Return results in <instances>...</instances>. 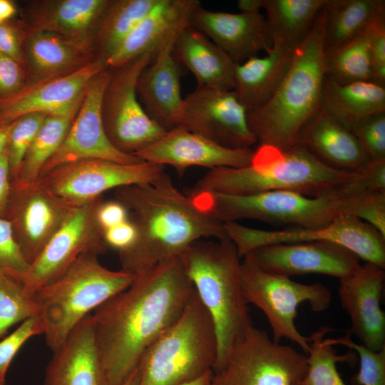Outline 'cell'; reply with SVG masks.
<instances>
[{
	"mask_svg": "<svg viewBox=\"0 0 385 385\" xmlns=\"http://www.w3.org/2000/svg\"><path fill=\"white\" fill-rule=\"evenodd\" d=\"M194 287L179 257L133 275L130 284L91 313L108 385H120L148 348L181 316Z\"/></svg>",
	"mask_w": 385,
	"mask_h": 385,
	"instance_id": "6da1fadb",
	"label": "cell"
},
{
	"mask_svg": "<svg viewBox=\"0 0 385 385\" xmlns=\"http://www.w3.org/2000/svg\"><path fill=\"white\" fill-rule=\"evenodd\" d=\"M114 195L137 232L133 245L118 253L121 270L132 275L179 257L202 238L228 237L223 223L200 209L165 173L153 183L118 188Z\"/></svg>",
	"mask_w": 385,
	"mask_h": 385,
	"instance_id": "7a4b0ae2",
	"label": "cell"
},
{
	"mask_svg": "<svg viewBox=\"0 0 385 385\" xmlns=\"http://www.w3.org/2000/svg\"><path fill=\"white\" fill-rule=\"evenodd\" d=\"M324 6L304 38L277 89L263 105L247 111L259 145L285 150L297 144L304 125L318 113L326 78Z\"/></svg>",
	"mask_w": 385,
	"mask_h": 385,
	"instance_id": "3957f363",
	"label": "cell"
},
{
	"mask_svg": "<svg viewBox=\"0 0 385 385\" xmlns=\"http://www.w3.org/2000/svg\"><path fill=\"white\" fill-rule=\"evenodd\" d=\"M351 173L327 165L298 143L285 150L262 145L255 150L250 165L210 170L190 192L250 195L290 190L310 197L332 195Z\"/></svg>",
	"mask_w": 385,
	"mask_h": 385,
	"instance_id": "277c9868",
	"label": "cell"
},
{
	"mask_svg": "<svg viewBox=\"0 0 385 385\" xmlns=\"http://www.w3.org/2000/svg\"><path fill=\"white\" fill-rule=\"evenodd\" d=\"M179 259L213 322L217 342L216 371L236 342L253 326L241 285V258L227 237L195 241Z\"/></svg>",
	"mask_w": 385,
	"mask_h": 385,
	"instance_id": "5b68a950",
	"label": "cell"
},
{
	"mask_svg": "<svg viewBox=\"0 0 385 385\" xmlns=\"http://www.w3.org/2000/svg\"><path fill=\"white\" fill-rule=\"evenodd\" d=\"M368 194L338 197L332 195L310 197L290 190L250 195L188 192L200 209L222 223L253 219L304 229L326 227L341 215H351L359 218Z\"/></svg>",
	"mask_w": 385,
	"mask_h": 385,
	"instance_id": "8992f818",
	"label": "cell"
},
{
	"mask_svg": "<svg viewBox=\"0 0 385 385\" xmlns=\"http://www.w3.org/2000/svg\"><path fill=\"white\" fill-rule=\"evenodd\" d=\"M133 275L102 265L98 255L84 253L59 277L34 293L47 346L58 348L87 315L125 289Z\"/></svg>",
	"mask_w": 385,
	"mask_h": 385,
	"instance_id": "52a82bcc",
	"label": "cell"
},
{
	"mask_svg": "<svg viewBox=\"0 0 385 385\" xmlns=\"http://www.w3.org/2000/svg\"><path fill=\"white\" fill-rule=\"evenodd\" d=\"M217 356L212 320L195 290L181 316L143 354L139 385H180L213 370Z\"/></svg>",
	"mask_w": 385,
	"mask_h": 385,
	"instance_id": "ba28073f",
	"label": "cell"
},
{
	"mask_svg": "<svg viewBox=\"0 0 385 385\" xmlns=\"http://www.w3.org/2000/svg\"><path fill=\"white\" fill-rule=\"evenodd\" d=\"M240 280L247 303L260 309L269 321L272 339L291 340L307 355L309 337L302 334L295 325L297 308L308 302L314 312L325 311L332 302L330 289L321 283L303 284L267 272L247 257L241 260Z\"/></svg>",
	"mask_w": 385,
	"mask_h": 385,
	"instance_id": "9c48e42d",
	"label": "cell"
},
{
	"mask_svg": "<svg viewBox=\"0 0 385 385\" xmlns=\"http://www.w3.org/2000/svg\"><path fill=\"white\" fill-rule=\"evenodd\" d=\"M308 369L307 354L271 339L254 325L236 342L211 385H297Z\"/></svg>",
	"mask_w": 385,
	"mask_h": 385,
	"instance_id": "30bf717a",
	"label": "cell"
},
{
	"mask_svg": "<svg viewBox=\"0 0 385 385\" xmlns=\"http://www.w3.org/2000/svg\"><path fill=\"white\" fill-rule=\"evenodd\" d=\"M223 227L241 259L265 245L326 241L343 246L366 262L385 269V236L354 215H341L329 225L317 229L291 227L282 230H265L248 227L238 222H225Z\"/></svg>",
	"mask_w": 385,
	"mask_h": 385,
	"instance_id": "8fae6325",
	"label": "cell"
},
{
	"mask_svg": "<svg viewBox=\"0 0 385 385\" xmlns=\"http://www.w3.org/2000/svg\"><path fill=\"white\" fill-rule=\"evenodd\" d=\"M153 53H146L112 70L104 90L101 113L106 134L118 150L128 154L152 145L167 132L146 113L138 99L136 84Z\"/></svg>",
	"mask_w": 385,
	"mask_h": 385,
	"instance_id": "7c38bea8",
	"label": "cell"
},
{
	"mask_svg": "<svg viewBox=\"0 0 385 385\" xmlns=\"http://www.w3.org/2000/svg\"><path fill=\"white\" fill-rule=\"evenodd\" d=\"M78 207L53 193L40 178L11 181L4 219L29 265Z\"/></svg>",
	"mask_w": 385,
	"mask_h": 385,
	"instance_id": "4fadbf2b",
	"label": "cell"
},
{
	"mask_svg": "<svg viewBox=\"0 0 385 385\" xmlns=\"http://www.w3.org/2000/svg\"><path fill=\"white\" fill-rule=\"evenodd\" d=\"M164 173L163 165L145 161L86 159L59 165L39 178L56 195L79 207L111 189L153 183Z\"/></svg>",
	"mask_w": 385,
	"mask_h": 385,
	"instance_id": "5bb4252c",
	"label": "cell"
},
{
	"mask_svg": "<svg viewBox=\"0 0 385 385\" xmlns=\"http://www.w3.org/2000/svg\"><path fill=\"white\" fill-rule=\"evenodd\" d=\"M98 197L79 206L29 265L23 279L31 294L63 274L82 254H104L108 247L97 217L103 202Z\"/></svg>",
	"mask_w": 385,
	"mask_h": 385,
	"instance_id": "9a60e30c",
	"label": "cell"
},
{
	"mask_svg": "<svg viewBox=\"0 0 385 385\" xmlns=\"http://www.w3.org/2000/svg\"><path fill=\"white\" fill-rule=\"evenodd\" d=\"M111 75L112 70L106 68L89 81L61 146L43 167L39 178L59 165L81 160L103 159L125 164L143 161L135 155L118 150L106 134L101 104Z\"/></svg>",
	"mask_w": 385,
	"mask_h": 385,
	"instance_id": "2e32d148",
	"label": "cell"
},
{
	"mask_svg": "<svg viewBox=\"0 0 385 385\" xmlns=\"http://www.w3.org/2000/svg\"><path fill=\"white\" fill-rule=\"evenodd\" d=\"M247 111L232 90L196 87L183 98L180 125L224 147L252 148Z\"/></svg>",
	"mask_w": 385,
	"mask_h": 385,
	"instance_id": "e0dca14e",
	"label": "cell"
},
{
	"mask_svg": "<svg viewBox=\"0 0 385 385\" xmlns=\"http://www.w3.org/2000/svg\"><path fill=\"white\" fill-rule=\"evenodd\" d=\"M244 257L267 272L288 277L322 274L339 279L353 274L361 265L354 252L326 241L265 245Z\"/></svg>",
	"mask_w": 385,
	"mask_h": 385,
	"instance_id": "ac0fdd59",
	"label": "cell"
},
{
	"mask_svg": "<svg viewBox=\"0 0 385 385\" xmlns=\"http://www.w3.org/2000/svg\"><path fill=\"white\" fill-rule=\"evenodd\" d=\"M254 152L252 148L224 147L180 125L134 155L145 162L173 166L182 175L192 166L210 170L247 167L251 165Z\"/></svg>",
	"mask_w": 385,
	"mask_h": 385,
	"instance_id": "d6986e66",
	"label": "cell"
},
{
	"mask_svg": "<svg viewBox=\"0 0 385 385\" xmlns=\"http://www.w3.org/2000/svg\"><path fill=\"white\" fill-rule=\"evenodd\" d=\"M384 279V269L371 262L339 279L340 304L351 321L346 331L374 351L385 349V314L380 305Z\"/></svg>",
	"mask_w": 385,
	"mask_h": 385,
	"instance_id": "ffe728a7",
	"label": "cell"
},
{
	"mask_svg": "<svg viewBox=\"0 0 385 385\" xmlns=\"http://www.w3.org/2000/svg\"><path fill=\"white\" fill-rule=\"evenodd\" d=\"M190 26L204 34L235 64L272 48L268 25L260 12L213 11L200 4L193 11Z\"/></svg>",
	"mask_w": 385,
	"mask_h": 385,
	"instance_id": "44dd1931",
	"label": "cell"
},
{
	"mask_svg": "<svg viewBox=\"0 0 385 385\" xmlns=\"http://www.w3.org/2000/svg\"><path fill=\"white\" fill-rule=\"evenodd\" d=\"M108 68L104 60L96 58L73 72L31 83L14 96L0 101V126L34 113H51L69 106L79 98L93 76Z\"/></svg>",
	"mask_w": 385,
	"mask_h": 385,
	"instance_id": "7402d4cb",
	"label": "cell"
},
{
	"mask_svg": "<svg viewBox=\"0 0 385 385\" xmlns=\"http://www.w3.org/2000/svg\"><path fill=\"white\" fill-rule=\"evenodd\" d=\"M111 1L47 0L32 2L24 14L23 26H21L25 33L37 31L54 33L94 55L93 41L97 26Z\"/></svg>",
	"mask_w": 385,
	"mask_h": 385,
	"instance_id": "603a6c76",
	"label": "cell"
},
{
	"mask_svg": "<svg viewBox=\"0 0 385 385\" xmlns=\"http://www.w3.org/2000/svg\"><path fill=\"white\" fill-rule=\"evenodd\" d=\"M177 36L170 38L158 49L150 63L141 71L136 84L143 108L167 130L180 124L183 105L180 81L182 71L173 54Z\"/></svg>",
	"mask_w": 385,
	"mask_h": 385,
	"instance_id": "cb8c5ba5",
	"label": "cell"
},
{
	"mask_svg": "<svg viewBox=\"0 0 385 385\" xmlns=\"http://www.w3.org/2000/svg\"><path fill=\"white\" fill-rule=\"evenodd\" d=\"M200 4L198 0H159L106 59V67L114 70L144 53H155L170 38L190 26L193 11Z\"/></svg>",
	"mask_w": 385,
	"mask_h": 385,
	"instance_id": "d4e9b609",
	"label": "cell"
},
{
	"mask_svg": "<svg viewBox=\"0 0 385 385\" xmlns=\"http://www.w3.org/2000/svg\"><path fill=\"white\" fill-rule=\"evenodd\" d=\"M53 352L43 385H108L96 344L91 313Z\"/></svg>",
	"mask_w": 385,
	"mask_h": 385,
	"instance_id": "484cf974",
	"label": "cell"
},
{
	"mask_svg": "<svg viewBox=\"0 0 385 385\" xmlns=\"http://www.w3.org/2000/svg\"><path fill=\"white\" fill-rule=\"evenodd\" d=\"M297 143L337 170L353 172L367 163L353 132L321 108L302 129Z\"/></svg>",
	"mask_w": 385,
	"mask_h": 385,
	"instance_id": "4316f807",
	"label": "cell"
},
{
	"mask_svg": "<svg viewBox=\"0 0 385 385\" xmlns=\"http://www.w3.org/2000/svg\"><path fill=\"white\" fill-rule=\"evenodd\" d=\"M24 34L26 85L73 72L96 59L91 52L54 33Z\"/></svg>",
	"mask_w": 385,
	"mask_h": 385,
	"instance_id": "83f0119b",
	"label": "cell"
},
{
	"mask_svg": "<svg viewBox=\"0 0 385 385\" xmlns=\"http://www.w3.org/2000/svg\"><path fill=\"white\" fill-rule=\"evenodd\" d=\"M173 54L194 75L197 87L233 89L235 63L194 27L188 26L178 34L173 44Z\"/></svg>",
	"mask_w": 385,
	"mask_h": 385,
	"instance_id": "f1b7e54d",
	"label": "cell"
},
{
	"mask_svg": "<svg viewBox=\"0 0 385 385\" xmlns=\"http://www.w3.org/2000/svg\"><path fill=\"white\" fill-rule=\"evenodd\" d=\"M293 51L272 46L265 56L235 64L232 91L247 111L259 108L272 96L289 68Z\"/></svg>",
	"mask_w": 385,
	"mask_h": 385,
	"instance_id": "f546056e",
	"label": "cell"
},
{
	"mask_svg": "<svg viewBox=\"0 0 385 385\" xmlns=\"http://www.w3.org/2000/svg\"><path fill=\"white\" fill-rule=\"evenodd\" d=\"M321 109L351 130L365 119L385 112V86L371 81L339 83L326 77Z\"/></svg>",
	"mask_w": 385,
	"mask_h": 385,
	"instance_id": "4dcf8cb0",
	"label": "cell"
},
{
	"mask_svg": "<svg viewBox=\"0 0 385 385\" xmlns=\"http://www.w3.org/2000/svg\"><path fill=\"white\" fill-rule=\"evenodd\" d=\"M324 11V48L328 54L385 17V1L327 0Z\"/></svg>",
	"mask_w": 385,
	"mask_h": 385,
	"instance_id": "1f68e13d",
	"label": "cell"
},
{
	"mask_svg": "<svg viewBox=\"0 0 385 385\" xmlns=\"http://www.w3.org/2000/svg\"><path fill=\"white\" fill-rule=\"evenodd\" d=\"M327 0H263L272 46L294 50Z\"/></svg>",
	"mask_w": 385,
	"mask_h": 385,
	"instance_id": "d6a6232c",
	"label": "cell"
},
{
	"mask_svg": "<svg viewBox=\"0 0 385 385\" xmlns=\"http://www.w3.org/2000/svg\"><path fill=\"white\" fill-rule=\"evenodd\" d=\"M83 96V94L69 106L47 114L24 156L14 180L31 183L39 178L43 167L61 146Z\"/></svg>",
	"mask_w": 385,
	"mask_h": 385,
	"instance_id": "836d02e7",
	"label": "cell"
},
{
	"mask_svg": "<svg viewBox=\"0 0 385 385\" xmlns=\"http://www.w3.org/2000/svg\"><path fill=\"white\" fill-rule=\"evenodd\" d=\"M158 1L111 0L101 16L95 34V57L106 61Z\"/></svg>",
	"mask_w": 385,
	"mask_h": 385,
	"instance_id": "e575fe53",
	"label": "cell"
},
{
	"mask_svg": "<svg viewBox=\"0 0 385 385\" xmlns=\"http://www.w3.org/2000/svg\"><path fill=\"white\" fill-rule=\"evenodd\" d=\"M357 37L326 54V77L339 83L371 81L370 46L379 21Z\"/></svg>",
	"mask_w": 385,
	"mask_h": 385,
	"instance_id": "d590c367",
	"label": "cell"
},
{
	"mask_svg": "<svg viewBox=\"0 0 385 385\" xmlns=\"http://www.w3.org/2000/svg\"><path fill=\"white\" fill-rule=\"evenodd\" d=\"M336 331L329 327H322L309 337L310 349L307 354L308 369L305 376L297 385H346L337 368L338 362L353 364L354 352L338 354L333 345L328 344L324 336Z\"/></svg>",
	"mask_w": 385,
	"mask_h": 385,
	"instance_id": "8d00e7d4",
	"label": "cell"
},
{
	"mask_svg": "<svg viewBox=\"0 0 385 385\" xmlns=\"http://www.w3.org/2000/svg\"><path fill=\"white\" fill-rule=\"evenodd\" d=\"M38 312L34 294L28 292L20 279L0 273V337L13 325L37 316Z\"/></svg>",
	"mask_w": 385,
	"mask_h": 385,
	"instance_id": "74e56055",
	"label": "cell"
},
{
	"mask_svg": "<svg viewBox=\"0 0 385 385\" xmlns=\"http://www.w3.org/2000/svg\"><path fill=\"white\" fill-rule=\"evenodd\" d=\"M47 114L34 113L13 122L6 147L11 181L16 178L24 156Z\"/></svg>",
	"mask_w": 385,
	"mask_h": 385,
	"instance_id": "f35d334b",
	"label": "cell"
},
{
	"mask_svg": "<svg viewBox=\"0 0 385 385\" xmlns=\"http://www.w3.org/2000/svg\"><path fill=\"white\" fill-rule=\"evenodd\" d=\"M339 338L326 339L331 345H342L359 356V370L353 376L351 385H385V349L379 351H371L360 343L354 342L351 334Z\"/></svg>",
	"mask_w": 385,
	"mask_h": 385,
	"instance_id": "ab89813d",
	"label": "cell"
},
{
	"mask_svg": "<svg viewBox=\"0 0 385 385\" xmlns=\"http://www.w3.org/2000/svg\"><path fill=\"white\" fill-rule=\"evenodd\" d=\"M351 131L367 162L385 160V112L365 119Z\"/></svg>",
	"mask_w": 385,
	"mask_h": 385,
	"instance_id": "60d3db41",
	"label": "cell"
},
{
	"mask_svg": "<svg viewBox=\"0 0 385 385\" xmlns=\"http://www.w3.org/2000/svg\"><path fill=\"white\" fill-rule=\"evenodd\" d=\"M40 334H43V327L37 315L22 322L0 342V385L6 384V372L19 350L31 337Z\"/></svg>",
	"mask_w": 385,
	"mask_h": 385,
	"instance_id": "b9f144b4",
	"label": "cell"
},
{
	"mask_svg": "<svg viewBox=\"0 0 385 385\" xmlns=\"http://www.w3.org/2000/svg\"><path fill=\"white\" fill-rule=\"evenodd\" d=\"M29 267V265L14 239L10 223L6 219L0 218V273L23 282Z\"/></svg>",
	"mask_w": 385,
	"mask_h": 385,
	"instance_id": "7bdbcfd3",
	"label": "cell"
},
{
	"mask_svg": "<svg viewBox=\"0 0 385 385\" xmlns=\"http://www.w3.org/2000/svg\"><path fill=\"white\" fill-rule=\"evenodd\" d=\"M26 81L23 65L0 53V101L16 94L25 86Z\"/></svg>",
	"mask_w": 385,
	"mask_h": 385,
	"instance_id": "ee69618b",
	"label": "cell"
},
{
	"mask_svg": "<svg viewBox=\"0 0 385 385\" xmlns=\"http://www.w3.org/2000/svg\"><path fill=\"white\" fill-rule=\"evenodd\" d=\"M24 36L19 22L9 20L0 24V53L12 58L23 66Z\"/></svg>",
	"mask_w": 385,
	"mask_h": 385,
	"instance_id": "f6af8a7d",
	"label": "cell"
},
{
	"mask_svg": "<svg viewBox=\"0 0 385 385\" xmlns=\"http://www.w3.org/2000/svg\"><path fill=\"white\" fill-rule=\"evenodd\" d=\"M371 81L385 86V18L377 24L370 46Z\"/></svg>",
	"mask_w": 385,
	"mask_h": 385,
	"instance_id": "bcb514c9",
	"label": "cell"
},
{
	"mask_svg": "<svg viewBox=\"0 0 385 385\" xmlns=\"http://www.w3.org/2000/svg\"><path fill=\"white\" fill-rule=\"evenodd\" d=\"M137 236L135 226L127 221L103 232V240L108 247L121 252L130 247Z\"/></svg>",
	"mask_w": 385,
	"mask_h": 385,
	"instance_id": "7dc6e473",
	"label": "cell"
},
{
	"mask_svg": "<svg viewBox=\"0 0 385 385\" xmlns=\"http://www.w3.org/2000/svg\"><path fill=\"white\" fill-rule=\"evenodd\" d=\"M97 217L103 232L128 220V212L119 201H103L100 205Z\"/></svg>",
	"mask_w": 385,
	"mask_h": 385,
	"instance_id": "c3c4849f",
	"label": "cell"
},
{
	"mask_svg": "<svg viewBox=\"0 0 385 385\" xmlns=\"http://www.w3.org/2000/svg\"><path fill=\"white\" fill-rule=\"evenodd\" d=\"M10 170L6 149L0 155V218H4L11 190Z\"/></svg>",
	"mask_w": 385,
	"mask_h": 385,
	"instance_id": "681fc988",
	"label": "cell"
},
{
	"mask_svg": "<svg viewBox=\"0 0 385 385\" xmlns=\"http://www.w3.org/2000/svg\"><path fill=\"white\" fill-rule=\"evenodd\" d=\"M16 11L15 3L10 0H0V24L11 20Z\"/></svg>",
	"mask_w": 385,
	"mask_h": 385,
	"instance_id": "f907efd6",
	"label": "cell"
},
{
	"mask_svg": "<svg viewBox=\"0 0 385 385\" xmlns=\"http://www.w3.org/2000/svg\"><path fill=\"white\" fill-rule=\"evenodd\" d=\"M237 5L240 12L258 13L263 9V0H239Z\"/></svg>",
	"mask_w": 385,
	"mask_h": 385,
	"instance_id": "816d5d0a",
	"label": "cell"
},
{
	"mask_svg": "<svg viewBox=\"0 0 385 385\" xmlns=\"http://www.w3.org/2000/svg\"><path fill=\"white\" fill-rule=\"evenodd\" d=\"M213 374L212 369L208 370L200 376L180 385H211Z\"/></svg>",
	"mask_w": 385,
	"mask_h": 385,
	"instance_id": "f5cc1de1",
	"label": "cell"
},
{
	"mask_svg": "<svg viewBox=\"0 0 385 385\" xmlns=\"http://www.w3.org/2000/svg\"><path fill=\"white\" fill-rule=\"evenodd\" d=\"M12 123L0 126V155L5 150Z\"/></svg>",
	"mask_w": 385,
	"mask_h": 385,
	"instance_id": "db71d44e",
	"label": "cell"
},
{
	"mask_svg": "<svg viewBox=\"0 0 385 385\" xmlns=\"http://www.w3.org/2000/svg\"><path fill=\"white\" fill-rule=\"evenodd\" d=\"M120 385H139V371L137 367Z\"/></svg>",
	"mask_w": 385,
	"mask_h": 385,
	"instance_id": "11a10c76",
	"label": "cell"
}]
</instances>
